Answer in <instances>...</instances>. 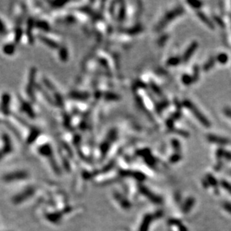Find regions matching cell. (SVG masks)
I'll return each mask as SVG.
<instances>
[{"instance_id": "cell-1", "label": "cell", "mask_w": 231, "mask_h": 231, "mask_svg": "<svg viewBox=\"0 0 231 231\" xmlns=\"http://www.w3.org/2000/svg\"><path fill=\"white\" fill-rule=\"evenodd\" d=\"M187 106H188V107L193 111V113H194V115H195L196 117H198V118L199 119V121H201L202 124H204V125H206V127H209V123L208 122L207 120H206L205 117H204V115H202L201 113L200 112V111H198V109H196V108L194 107L192 104H191V103H188Z\"/></svg>"}, {"instance_id": "cell-2", "label": "cell", "mask_w": 231, "mask_h": 231, "mask_svg": "<svg viewBox=\"0 0 231 231\" xmlns=\"http://www.w3.org/2000/svg\"><path fill=\"white\" fill-rule=\"evenodd\" d=\"M142 192H143L146 196H147V197L150 198V199L152 201H153V202L159 204V203H160L162 201L161 199H160L159 198L157 197V196H156V195H154L153 194H152L151 192H150V191H148V190H147L146 188L142 187Z\"/></svg>"}, {"instance_id": "cell-3", "label": "cell", "mask_w": 231, "mask_h": 231, "mask_svg": "<svg viewBox=\"0 0 231 231\" xmlns=\"http://www.w3.org/2000/svg\"><path fill=\"white\" fill-rule=\"evenodd\" d=\"M194 200L193 199V198H188L187 201H186V204H184V206H183V212H188V211L191 209V208L192 207V206L194 205Z\"/></svg>"}, {"instance_id": "cell-4", "label": "cell", "mask_w": 231, "mask_h": 231, "mask_svg": "<svg viewBox=\"0 0 231 231\" xmlns=\"http://www.w3.org/2000/svg\"><path fill=\"white\" fill-rule=\"evenodd\" d=\"M181 12H182L181 10H180V9H177V10H176V11H173V12L171 13V14H168V18L165 17V19H163V22H162V23H163V24H162V26H164V25H165V23H168V21L171 20V19H172V18L174 17L175 16H177V15H178V14H180Z\"/></svg>"}, {"instance_id": "cell-5", "label": "cell", "mask_w": 231, "mask_h": 231, "mask_svg": "<svg viewBox=\"0 0 231 231\" xmlns=\"http://www.w3.org/2000/svg\"><path fill=\"white\" fill-rule=\"evenodd\" d=\"M152 221V217L150 215H147L144 220L143 224H142V227H141V231H147L149 225H150V222Z\"/></svg>"}, {"instance_id": "cell-6", "label": "cell", "mask_w": 231, "mask_h": 231, "mask_svg": "<svg viewBox=\"0 0 231 231\" xmlns=\"http://www.w3.org/2000/svg\"><path fill=\"white\" fill-rule=\"evenodd\" d=\"M208 139H209V141L213 142H217V143H221V144H225L228 142V141L227 139L224 138H218V137L216 136H208Z\"/></svg>"}, {"instance_id": "cell-7", "label": "cell", "mask_w": 231, "mask_h": 231, "mask_svg": "<svg viewBox=\"0 0 231 231\" xmlns=\"http://www.w3.org/2000/svg\"><path fill=\"white\" fill-rule=\"evenodd\" d=\"M207 181L212 186H213V187H217V185H218L217 181H216V180L212 176H211V175H208Z\"/></svg>"}, {"instance_id": "cell-8", "label": "cell", "mask_w": 231, "mask_h": 231, "mask_svg": "<svg viewBox=\"0 0 231 231\" xmlns=\"http://www.w3.org/2000/svg\"><path fill=\"white\" fill-rule=\"evenodd\" d=\"M221 184H222V186L223 188H225V189L227 190L229 192L231 193V184H230L229 183H227V182L224 181V180H222V181L221 182Z\"/></svg>"}, {"instance_id": "cell-9", "label": "cell", "mask_w": 231, "mask_h": 231, "mask_svg": "<svg viewBox=\"0 0 231 231\" xmlns=\"http://www.w3.org/2000/svg\"><path fill=\"white\" fill-rule=\"evenodd\" d=\"M194 49H195V46H192V47H190V48L188 49V50H187V52H186V55H185V56H186V59L188 58V57L191 55V53H192L193 51H194Z\"/></svg>"}, {"instance_id": "cell-10", "label": "cell", "mask_w": 231, "mask_h": 231, "mask_svg": "<svg viewBox=\"0 0 231 231\" xmlns=\"http://www.w3.org/2000/svg\"><path fill=\"white\" fill-rule=\"evenodd\" d=\"M223 207H224V209L227 211V212H229L230 213H231V204H230V203H224V204H223Z\"/></svg>"}, {"instance_id": "cell-11", "label": "cell", "mask_w": 231, "mask_h": 231, "mask_svg": "<svg viewBox=\"0 0 231 231\" xmlns=\"http://www.w3.org/2000/svg\"><path fill=\"white\" fill-rule=\"evenodd\" d=\"M180 159V155L179 156L176 155V156H174L172 157V158L171 159V163H176V162H177L178 160Z\"/></svg>"}, {"instance_id": "cell-12", "label": "cell", "mask_w": 231, "mask_h": 231, "mask_svg": "<svg viewBox=\"0 0 231 231\" xmlns=\"http://www.w3.org/2000/svg\"><path fill=\"white\" fill-rule=\"evenodd\" d=\"M179 227H180V231H188L187 229L186 228V227H184V226L182 225V224H180V225L179 226Z\"/></svg>"}, {"instance_id": "cell-13", "label": "cell", "mask_w": 231, "mask_h": 231, "mask_svg": "<svg viewBox=\"0 0 231 231\" xmlns=\"http://www.w3.org/2000/svg\"><path fill=\"white\" fill-rule=\"evenodd\" d=\"M2 21H1V19H0V32H2Z\"/></svg>"}]
</instances>
